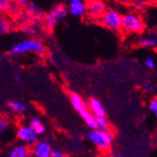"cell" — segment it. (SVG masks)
Segmentation results:
<instances>
[{"label": "cell", "instance_id": "e0dca14e", "mask_svg": "<svg viewBox=\"0 0 157 157\" xmlns=\"http://www.w3.org/2000/svg\"><path fill=\"white\" fill-rule=\"evenodd\" d=\"M8 106L9 108L16 114H25L27 111V106L25 103L23 102H19V101H10L8 103Z\"/></svg>", "mask_w": 157, "mask_h": 157}, {"label": "cell", "instance_id": "2e32d148", "mask_svg": "<svg viewBox=\"0 0 157 157\" xmlns=\"http://www.w3.org/2000/svg\"><path fill=\"white\" fill-rule=\"evenodd\" d=\"M80 117L83 119V121H85V123L88 125V127H90V129H96V117L93 115V114L89 110H85L82 113L79 114Z\"/></svg>", "mask_w": 157, "mask_h": 157}, {"label": "cell", "instance_id": "4fadbf2b", "mask_svg": "<svg viewBox=\"0 0 157 157\" xmlns=\"http://www.w3.org/2000/svg\"><path fill=\"white\" fill-rule=\"evenodd\" d=\"M88 108L96 118L105 117V108L104 105L96 98H90L88 102Z\"/></svg>", "mask_w": 157, "mask_h": 157}, {"label": "cell", "instance_id": "6da1fadb", "mask_svg": "<svg viewBox=\"0 0 157 157\" xmlns=\"http://www.w3.org/2000/svg\"><path fill=\"white\" fill-rule=\"evenodd\" d=\"M145 29V22L137 12L131 11L122 15L121 31L125 34H140Z\"/></svg>", "mask_w": 157, "mask_h": 157}, {"label": "cell", "instance_id": "603a6c76", "mask_svg": "<svg viewBox=\"0 0 157 157\" xmlns=\"http://www.w3.org/2000/svg\"><path fill=\"white\" fill-rule=\"evenodd\" d=\"M51 157H69V155L63 150L56 148V149L53 150V152H52V156Z\"/></svg>", "mask_w": 157, "mask_h": 157}, {"label": "cell", "instance_id": "9a60e30c", "mask_svg": "<svg viewBox=\"0 0 157 157\" xmlns=\"http://www.w3.org/2000/svg\"><path fill=\"white\" fill-rule=\"evenodd\" d=\"M28 125H29L32 129L39 135H44L46 131V127L45 125L44 124V122H42L39 118L37 117H33L29 120V121H28Z\"/></svg>", "mask_w": 157, "mask_h": 157}, {"label": "cell", "instance_id": "5bb4252c", "mask_svg": "<svg viewBox=\"0 0 157 157\" xmlns=\"http://www.w3.org/2000/svg\"><path fill=\"white\" fill-rule=\"evenodd\" d=\"M138 45L143 48L157 49V33H147L142 35L138 40Z\"/></svg>", "mask_w": 157, "mask_h": 157}, {"label": "cell", "instance_id": "7a4b0ae2", "mask_svg": "<svg viewBox=\"0 0 157 157\" xmlns=\"http://www.w3.org/2000/svg\"><path fill=\"white\" fill-rule=\"evenodd\" d=\"M44 51V46L42 42L36 39H25L14 44L10 49V54L19 56L26 53L42 54Z\"/></svg>", "mask_w": 157, "mask_h": 157}, {"label": "cell", "instance_id": "f1b7e54d", "mask_svg": "<svg viewBox=\"0 0 157 157\" xmlns=\"http://www.w3.org/2000/svg\"><path fill=\"white\" fill-rule=\"evenodd\" d=\"M156 33H157V30H156Z\"/></svg>", "mask_w": 157, "mask_h": 157}, {"label": "cell", "instance_id": "8992f818", "mask_svg": "<svg viewBox=\"0 0 157 157\" xmlns=\"http://www.w3.org/2000/svg\"><path fill=\"white\" fill-rule=\"evenodd\" d=\"M15 136L21 143L29 147H32L39 140V135L28 124L19 125L16 129Z\"/></svg>", "mask_w": 157, "mask_h": 157}, {"label": "cell", "instance_id": "83f0119b", "mask_svg": "<svg viewBox=\"0 0 157 157\" xmlns=\"http://www.w3.org/2000/svg\"><path fill=\"white\" fill-rule=\"evenodd\" d=\"M110 157H123L121 154H119V153H115V154H112Z\"/></svg>", "mask_w": 157, "mask_h": 157}, {"label": "cell", "instance_id": "d6986e66", "mask_svg": "<svg viewBox=\"0 0 157 157\" xmlns=\"http://www.w3.org/2000/svg\"><path fill=\"white\" fill-rule=\"evenodd\" d=\"M26 8V11L30 14L32 16H39L41 14V10L39 8V6L34 3V2H28L27 5L25 6Z\"/></svg>", "mask_w": 157, "mask_h": 157}, {"label": "cell", "instance_id": "ba28073f", "mask_svg": "<svg viewBox=\"0 0 157 157\" xmlns=\"http://www.w3.org/2000/svg\"><path fill=\"white\" fill-rule=\"evenodd\" d=\"M54 148L48 138L39 139L37 143L31 147L32 156L34 157H51Z\"/></svg>", "mask_w": 157, "mask_h": 157}, {"label": "cell", "instance_id": "484cf974", "mask_svg": "<svg viewBox=\"0 0 157 157\" xmlns=\"http://www.w3.org/2000/svg\"><path fill=\"white\" fill-rule=\"evenodd\" d=\"M135 7L136 9H139V10H142L146 7V3L143 2V1H136L135 2Z\"/></svg>", "mask_w": 157, "mask_h": 157}, {"label": "cell", "instance_id": "44dd1931", "mask_svg": "<svg viewBox=\"0 0 157 157\" xmlns=\"http://www.w3.org/2000/svg\"><path fill=\"white\" fill-rule=\"evenodd\" d=\"M13 0H0V12H10L13 9Z\"/></svg>", "mask_w": 157, "mask_h": 157}, {"label": "cell", "instance_id": "9c48e42d", "mask_svg": "<svg viewBox=\"0 0 157 157\" xmlns=\"http://www.w3.org/2000/svg\"><path fill=\"white\" fill-rule=\"evenodd\" d=\"M67 8L69 13L75 17H83L87 14V1L85 0H70Z\"/></svg>", "mask_w": 157, "mask_h": 157}, {"label": "cell", "instance_id": "cb8c5ba5", "mask_svg": "<svg viewBox=\"0 0 157 157\" xmlns=\"http://www.w3.org/2000/svg\"><path fill=\"white\" fill-rule=\"evenodd\" d=\"M144 65L148 68V69H154L155 67V62L153 60V59L151 58V56H147V58L144 59Z\"/></svg>", "mask_w": 157, "mask_h": 157}, {"label": "cell", "instance_id": "8fae6325", "mask_svg": "<svg viewBox=\"0 0 157 157\" xmlns=\"http://www.w3.org/2000/svg\"><path fill=\"white\" fill-rule=\"evenodd\" d=\"M9 157H32L31 148L23 143L16 144L10 149Z\"/></svg>", "mask_w": 157, "mask_h": 157}, {"label": "cell", "instance_id": "277c9868", "mask_svg": "<svg viewBox=\"0 0 157 157\" xmlns=\"http://www.w3.org/2000/svg\"><path fill=\"white\" fill-rule=\"evenodd\" d=\"M69 13L68 8L63 5V4H59L55 6L45 16L44 19V24L45 26L47 27V29L49 30H53L54 27L58 25L59 22H61L62 20H64Z\"/></svg>", "mask_w": 157, "mask_h": 157}, {"label": "cell", "instance_id": "7c38bea8", "mask_svg": "<svg viewBox=\"0 0 157 157\" xmlns=\"http://www.w3.org/2000/svg\"><path fill=\"white\" fill-rule=\"evenodd\" d=\"M69 99H70V102L72 104L73 107L77 111L78 114L89 109L88 104L84 101V99L78 93H76L75 91H71L69 93Z\"/></svg>", "mask_w": 157, "mask_h": 157}, {"label": "cell", "instance_id": "ffe728a7", "mask_svg": "<svg viewBox=\"0 0 157 157\" xmlns=\"http://www.w3.org/2000/svg\"><path fill=\"white\" fill-rule=\"evenodd\" d=\"M109 128V122L105 117L96 118V129L106 131Z\"/></svg>", "mask_w": 157, "mask_h": 157}, {"label": "cell", "instance_id": "3957f363", "mask_svg": "<svg viewBox=\"0 0 157 157\" xmlns=\"http://www.w3.org/2000/svg\"><path fill=\"white\" fill-rule=\"evenodd\" d=\"M88 137L91 143L101 151H107L113 142V136L108 130L92 129L89 133Z\"/></svg>", "mask_w": 157, "mask_h": 157}, {"label": "cell", "instance_id": "ac0fdd59", "mask_svg": "<svg viewBox=\"0 0 157 157\" xmlns=\"http://www.w3.org/2000/svg\"><path fill=\"white\" fill-rule=\"evenodd\" d=\"M11 22L5 15H0V34H7L11 30Z\"/></svg>", "mask_w": 157, "mask_h": 157}, {"label": "cell", "instance_id": "4dcf8cb0", "mask_svg": "<svg viewBox=\"0 0 157 157\" xmlns=\"http://www.w3.org/2000/svg\"><path fill=\"white\" fill-rule=\"evenodd\" d=\"M32 157H34V156H32Z\"/></svg>", "mask_w": 157, "mask_h": 157}, {"label": "cell", "instance_id": "d4e9b609", "mask_svg": "<svg viewBox=\"0 0 157 157\" xmlns=\"http://www.w3.org/2000/svg\"><path fill=\"white\" fill-rule=\"evenodd\" d=\"M143 89L147 91V92H151L152 90H153V87H152V85L151 84H150V83H144L143 84Z\"/></svg>", "mask_w": 157, "mask_h": 157}, {"label": "cell", "instance_id": "7402d4cb", "mask_svg": "<svg viewBox=\"0 0 157 157\" xmlns=\"http://www.w3.org/2000/svg\"><path fill=\"white\" fill-rule=\"evenodd\" d=\"M149 108L151 112L154 115V117L157 118V98H153L151 100L149 104Z\"/></svg>", "mask_w": 157, "mask_h": 157}, {"label": "cell", "instance_id": "5b68a950", "mask_svg": "<svg viewBox=\"0 0 157 157\" xmlns=\"http://www.w3.org/2000/svg\"><path fill=\"white\" fill-rule=\"evenodd\" d=\"M102 25L108 28V29L114 31L121 30V24H122V15L113 9H107L104 15L99 20Z\"/></svg>", "mask_w": 157, "mask_h": 157}, {"label": "cell", "instance_id": "4316f807", "mask_svg": "<svg viewBox=\"0 0 157 157\" xmlns=\"http://www.w3.org/2000/svg\"><path fill=\"white\" fill-rule=\"evenodd\" d=\"M13 1L16 4H18L19 6H26L27 3L29 2L28 0H13Z\"/></svg>", "mask_w": 157, "mask_h": 157}, {"label": "cell", "instance_id": "30bf717a", "mask_svg": "<svg viewBox=\"0 0 157 157\" xmlns=\"http://www.w3.org/2000/svg\"><path fill=\"white\" fill-rule=\"evenodd\" d=\"M14 125L12 121L5 116L0 115V140H9L10 136L14 135Z\"/></svg>", "mask_w": 157, "mask_h": 157}, {"label": "cell", "instance_id": "f546056e", "mask_svg": "<svg viewBox=\"0 0 157 157\" xmlns=\"http://www.w3.org/2000/svg\"><path fill=\"white\" fill-rule=\"evenodd\" d=\"M103 1H105V0H103Z\"/></svg>", "mask_w": 157, "mask_h": 157}, {"label": "cell", "instance_id": "52a82bcc", "mask_svg": "<svg viewBox=\"0 0 157 157\" xmlns=\"http://www.w3.org/2000/svg\"><path fill=\"white\" fill-rule=\"evenodd\" d=\"M106 10V3L103 0H88L87 1V14L92 19L100 20Z\"/></svg>", "mask_w": 157, "mask_h": 157}]
</instances>
